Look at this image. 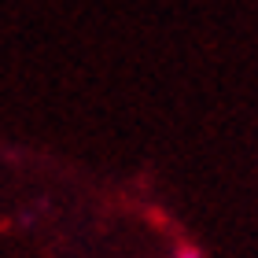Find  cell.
<instances>
[{
	"label": "cell",
	"instance_id": "1",
	"mask_svg": "<svg viewBox=\"0 0 258 258\" xmlns=\"http://www.w3.org/2000/svg\"><path fill=\"white\" fill-rule=\"evenodd\" d=\"M177 258H199V251H192V247H181V251H177Z\"/></svg>",
	"mask_w": 258,
	"mask_h": 258
}]
</instances>
